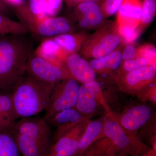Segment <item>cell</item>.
I'll return each mask as SVG.
<instances>
[{"label": "cell", "instance_id": "14", "mask_svg": "<svg viewBox=\"0 0 156 156\" xmlns=\"http://www.w3.org/2000/svg\"><path fill=\"white\" fill-rule=\"evenodd\" d=\"M66 63L73 78L83 83H87L95 81V73L90 64L76 54L68 57Z\"/></svg>", "mask_w": 156, "mask_h": 156}, {"label": "cell", "instance_id": "17", "mask_svg": "<svg viewBox=\"0 0 156 156\" xmlns=\"http://www.w3.org/2000/svg\"><path fill=\"white\" fill-rule=\"evenodd\" d=\"M78 9L83 15L80 22L81 27L85 28L88 25L94 26L99 24L103 20L104 15L100 7L94 2L80 3Z\"/></svg>", "mask_w": 156, "mask_h": 156}, {"label": "cell", "instance_id": "26", "mask_svg": "<svg viewBox=\"0 0 156 156\" xmlns=\"http://www.w3.org/2000/svg\"><path fill=\"white\" fill-rule=\"evenodd\" d=\"M123 0H105L100 7L104 16H111L119 9Z\"/></svg>", "mask_w": 156, "mask_h": 156}, {"label": "cell", "instance_id": "8", "mask_svg": "<svg viewBox=\"0 0 156 156\" xmlns=\"http://www.w3.org/2000/svg\"><path fill=\"white\" fill-rule=\"evenodd\" d=\"M27 27L30 33L46 38L67 33L70 30L67 20L62 17L47 18L29 24Z\"/></svg>", "mask_w": 156, "mask_h": 156}, {"label": "cell", "instance_id": "20", "mask_svg": "<svg viewBox=\"0 0 156 156\" xmlns=\"http://www.w3.org/2000/svg\"><path fill=\"white\" fill-rule=\"evenodd\" d=\"M14 136L8 129L0 130V156H20Z\"/></svg>", "mask_w": 156, "mask_h": 156}, {"label": "cell", "instance_id": "11", "mask_svg": "<svg viewBox=\"0 0 156 156\" xmlns=\"http://www.w3.org/2000/svg\"><path fill=\"white\" fill-rule=\"evenodd\" d=\"M151 115V109L147 105H137L124 112L118 122L124 129L136 133V131L142 127L150 119Z\"/></svg>", "mask_w": 156, "mask_h": 156}, {"label": "cell", "instance_id": "25", "mask_svg": "<svg viewBox=\"0 0 156 156\" xmlns=\"http://www.w3.org/2000/svg\"><path fill=\"white\" fill-rule=\"evenodd\" d=\"M156 11V0H144L142 5V22L145 24L151 22L155 17Z\"/></svg>", "mask_w": 156, "mask_h": 156}, {"label": "cell", "instance_id": "29", "mask_svg": "<svg viewBox=\"0 0 156 156\" xmlns=\"http://www.w3.org/2000/svg\"><path fill=\"white\" fill-rule=\"evenodd\" d=\"M119 32L123 40L127 43L134 41L138 36V31L136 28L127 26H119Z\"/></svg>", "mask_w": 156, "mask_h": 156}, {"label": "cell", "instance_id": "31", "mask_svg": "<svg viewBox=\"0 0 156 156\" xmlns=\"http://www.w3.org/2000/svg\"><path fill=\"white\" fill-rule=\"evenodd\" d=\"M141 56L145 58L147 60L148 63L154 65V59L156 57V49L151 47L143 48L141 52Z\"/></svg>", "mask_w": 156, "mask_h": 156}, {"label": "cell", "instance_id": "3", "mask_svg": "<svg viewBox=\"0 0 156 156\" xmlns=\"http://www.w3.org/2000/svg\"><path fill=\"white\" fill-rule=\"evenodd\" d=\"M55 85L26 73L12 91L17 119L34 116L46 110Z\"/></svg>", "mask_w": 156, "mask_h": 156}, {"label": "cell", "instance_id": "37", "mask_svg": "<svg viewBox=\"0 0 156 156\" xmlns=\"http://www.w3.org/2000/svg\"><path fill=\"white\" fill-rule=\"evenodd\" d=\"M140 156H156V151H155L151 148L148 151L145 153L143 154Z\"/></svg>", "mask_w": 156, "mask_h": 156}, {"label": "cell", "instance_id": "4", "mask_svg": "<svg viewBox=\"0 0 156 156\" xmlns=\"http://www.w3.org/2000/svg\"><path fill=\"white\" fill-rule=\"evenodd\" d=\"M103 132L118 152L124 155L140 156L151 148L141 141L136 133L123 128L114 115H109L104 121Z\"/></svg>", "mask_w": 156, "mask_h": 156}, {"label": "cell", "instance_id": "7", "mask_svg": "<svg viewBox=\"0 0 156 156\" xmlns=\"http://www.w3.org/2000/svg\"><path fill=\"white\" fill-rule=\"evenodd\" d=\"M85 117L81 122L62 135L52 145L49 156H73L76 152L78 143L90 122Z\"/></svg>", "mask_w": 156, "mask_h": 156}, {"label": "cell", "instance_id": "39", "mask_svg": "<svg viewBox=\"0 0 156 156\" xmlns=\"http://www.w3.org/2000/svg\"><path fill=\"white\" fill-rule=\"evenodd\" d=\"M110 156H121L117 155L116 154L112 155Z\"/></svg>", "mask_w": 156, "mask_h": 156}, {"label": "cell", "instance_id": "41", "mask_svg": "<svg viewBox=\"0 0 156 156\" xmlns=\"http://www.w3.org/2000/svg\"></svg>", "mask_w": 156, "mask_h": 156}, {"label": "cell", "instance_id": "15", "mask_svg": "<svg viewBox=\"0 0 156 156\" xmlns=\"http://www.w3.org/2000/svg\"><path fill=\"white\" fill-rule=\"evenodd\" d=\"M99 38L89 48V55L94 58H102L111 54L120 42V37L115 34H107Z\"/></svg>", "mask_w": 156, "mask_h": 156}, {"label": "cell", "instance_id": "21", "mask_svg": "<svg viewBox=\"0 0 156 156\" xmlns=\"http://www.w3.org/2000/svg\"><path fill=\"white\" fill-rule=\"evenodd\" d=\"M122 59L121 52L115 51L102 58L92 59L90 65L93 69L97 70L105 69H116L119 66Z\"/></svg>", "mask_w": 156, "mask_h": 156}, {"label": "cell", "instance_id": "28", "mask_svg": "<svg viewBox=\"0 0 156 156\" xmlns=\"http://www.w3.org/2000/svg\"><path fill=\"white\" fill-rule=\"evenodd\" d=\"M47 0H30L29 9L35 16H45Z\"/></svg>", "mask_w": 156, "mask_h": 156}, {"label": "cell", "instance_id": "33", "mask_svg": "<svg viewBox=\"0 0 156 156\" xmlns=\"http://www.w3.org/2000/svg\"><path fill=\"white\" fill-rule=\"evenodd\" d=\"M140 98L144 101H150L153 103H156V94L155 87L151 88L150 90L145 92V95L140 96Z\"/></svg>", "mask_w": 156, "mask_h": 156}, {"label": "cell", "instance_id": "34", "mask_svg": "<svg viewBox=\"0 0 156 156\" xmlns=\"http://www.w3.org/2000/svg\"><path fill=\"white\" fill-rule=\"evenodd\" d=\"M7 5L8 4L5 0H0V14L6 16H7V14L8 12Z\"/></svg>", "mask_w": 156, "mask_h": 156}, {"label": "cell", "instance_id": "18", "mask_svg": "<svg viewBox=\"0 0 156 156\" xmlns=\"http://www.w3.org/2000/svg\"><path fill=\"white\" fill-rule=\"evenodd\" d=\"M118 152L110 140L104 136L92 143L80 156H110Z\"/></svg>", "mask_w": 156, "mask_h": 156}, {"label": "cell", "instance_id": "5", "mask_svg": "<svg viewBox=\"0 0 156 156\" xmlns=\"http://www.w3.org/2000/svg\"><path fill=\"white\" fill-rule=\"evenodd\" d=\"M80 86L74 78L67 77L55 84L44 118L48 121L57 113L75 108L77 101Z\"/></svg>", "mask_w": 156, "mask_h": 156}, {"label": "cell", "instance_id": "1", "mask_svg": "<svg viewBox=\"0 0 156 156\" xmlns=\"http://www.w3.org/2000/svg\"><path fill=\"white\" fill-rule=\"evenodd\" d=\"M34 52L29 34L0 37V90L12 92L25 75L27 62Z\"/></svg>", "mask_w": 156, "mask_h": 156}, {"label": "cell", "instance_id": "16", "mask_svg": "<svg viewBox=\"0 0 156 156\" xmlns=\"http://www.w3.org/2000/svg\"><path fill=\"white\" fill-rule=\"evenodd\" d=\"M104 121L97 120L90 122L80 138L76 152L73 156H80L92 143L104 137Z\"/></svg>", "mask_w": 156, "mask_h": 156}, {"label": "cell", "instance_id": "9", "mask_svg": "<svg viewBox=\"0 0 156 156\" xmlns=\"http://www.w3.org/2000/svg\"><path fill=\"white\" fill-rule=\"evenodd\" d=\"M101 86L99 82L93 81L83 84L79 89L77 101L75 108L83 116L87 117L95 112L97 108V97L101 91Z\"/></svg>", "mask_w": 156, "mask_h": 156}, {"label": "cell", "instance_id": "12", "mask_svg": "<svg viewBox=\"0 0 156 156\" xmlns=\"http://www.w3.org/2000/svg\"><path fill=\"white\" fill-rule=\"evenodd\" d=\"M85 117L75 108L66 109L57 113L47 122L49 125L56 127L54 139H58L62 135L81 122Z\"/></svg>", "mask_w": 156, "mask_h": 156}, {"label": "cell", "instance_id": "23", "mask_svg": "<svg viewBox=\"0 0 156 156\" xmlns=\"http://www.w3.org/2000/svg\"><path fill=\"white\" fill-rule=\"evenodd\" d=\"M61 48L53 38H47L34 52L38 56L50 62L56 58Z\"/></svg>", "mask_w": 156, "mask_h": 156}, {"label": "cell", "instance_id": "2", "mask_svg": "<svg viewBox=\"0 0 156 156\" xmlns=\"http://www.w3.org/2000/svg\"><path fill=\"white\" fill-rule=\"evenodd\" d=\"M8 129L22 156L50 155V127L44 117L21 118L11 123Z\"/></svg>", "mask_w": 156, "mask_h": 156}, {"label": "cell", "instance_id": "6", "mask_svg": "<svg viewBox=\"0 0 156 156\" xmlns=\"http://www.w3.org/2000/svg\"><path fill=\"white\" fill-rule=\"evenodd\" d=\"M26 73L39 81L53 84L69 77L60 66L38 56L34 52L29 58Z\"/></svg>", "mask_w": 156, "mask_h": 156}, {"label": "cell", "instance_id": "36", "mask_svg": "<svg viewBox=\"0 0 156 156\" xmlns=\"http://www.w3.org/2000/svg\"><path fill=\"white\" fill-rule=\"evenodd\" d=\"M7 4H10L12 5L18 6L21 5L24 0H5Z\"/></svg>", "mask_w": 156, "mask_h": 156}, {"label": "cell", "instance_id": "27", "mask_svg": "<svg viewBox=\"0 0 156 156\" xmlns=\"http://www.w3.org/2000/svg\"><path fill=\"white\" fill-rule=\"evenodd\" d=\"M148 64L147 59L143 56L125 60L123 64V68L127 72L138 69L140 68L146 66Z\"/></svg>", "mask_w": 156, "mask_h": 156}, {"label": "cell", "instance_id": "24", "mask_svg": "<svg viewBox=\"0 0 156 156\" xmlns=\"http://www.w3.org/2000/svg\"><path fill=\"white\" fill-rule=\"evenodd\" d=\"M60 48L70 52L75 51L77 49L76 41L74 36L64 34L57 36L53 38Z\"/></svg>", "mask_w": 156, "mask_h": 156}, {"label": "cell", "instance_id": "35", "mask_svg": "<svg viewBox=\"0 0 156 156\" xmlns=\"http://www.w3.org/2000/svg\"><path fill=\"white\" fill-rule=\"evenodd\" d=\"M10 124L0 114V130L8 129Z\"/></svg>", "mask_w": 156, "mask_h": 156}, {"label": "cell", "instance_id": "13", "mask_svg": "<svg viewBox=\"0 0 156 156\" xmlns=\"http://www.w3.org/2000/svg\"><path fill=\"white\" fill-rule=\"evenodd\" d=\"M142 5L141 0H123L117 15L119 26L136 28L137 23L141 20Z\"/></svg>", "mask_w": 156, "mask_h": 156}, {"label": "cell", "instance_id": "22", "mask_svg": "<svg viewBox=\"0 0 156 156\" xmlns=\"http://www.w3.org/2000/svg\"><path fill=\"white\" fill-rule=\"evenodd\" d=\"M0 114L10 125L17 119L11 91L0 93Z\"/></svg>", "mask_w": 156, "mask_h": 156}, {"label": "cell", "instance_id": "10", "mask_svg": "<svg viewBox=\"0 0 156 156\" xmlns=\"http://www.w3.org/2000/svg\"><path fill=\"white\" fill-rule=\"evenodd\" d=\"M156 69L145 66L127 73L123 80L124 90L130 93H139L154 80Z\"/></svg>", "mask_w": 156, "mask_h": 156}, {"label": "cell", "instance_id": "19", "mask_svg": "<svg viewBox=\"0 0 156 156\" xmlns=\"http://www.w3.org/2000/svg\"><path fill=\"white\" fill-rule=\"evenodd\" d=\"M29 33L28 28L22 23L0 14V37Z\"/></svg>", "mask_w": 156, "mask_h": 156}, {"label": "cell", "instance_id": "38", "mask_svg": "<svg viewBox=\"0 0 156 156\" xmlns=\"http://www.w3.org/2000/svg\"><path fill=\"white\" fill-rule=\"evenodd\" d=\"M68 2L70 3H81L85 2H94L98 0H67Z\"/></svg>", "mask_w": 156, "mask_h": 156}, {"label": "cell", "instance_id": "40", "mask_svg": "<svg viewBox=\"0 0 156 156\" xmlns=\"http://www.w3.org/2000/svg\"></svg>", "mask_w": 156, "mask_h": 156}, {"label": "cell", "instance_id": "32", "mask_svg": "<svg viewBox=\"0 0 156 156\" xmlns=\"http://www.w3.org/2000/svg\"><path fill=\"white\" fill-rule=\"evenodd\" d=\"M136 55V52L135 48L133 46L129 45L126 47L123 54H122V58L125 60L132 59L135 58Z\"/></svg>", "mask_w": 156, "mask_h": 156}, {"label": "cell", "instance_id": "30", "mask_svg": "<svg viewBox=\"0 0 156 156\" xmlns=\"http://www.w3.org/2000/svg\"><path fill=\"white\" fill-rule=\"evenodd\" d=\"M62 0H47L45 16L53 15L59 10Z\"/></svg>", "mask_w": 156, "mask_h": 156}]
</instances>
